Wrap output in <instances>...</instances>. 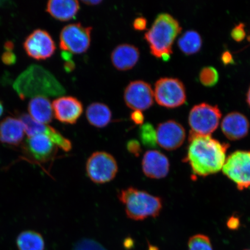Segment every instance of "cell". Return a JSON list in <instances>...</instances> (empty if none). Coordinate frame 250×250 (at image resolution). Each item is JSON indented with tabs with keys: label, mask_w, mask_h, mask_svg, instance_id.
Listing matches in <instances>:
<instances>
[{
	"label": "cell",
	"mask_w": 250,
	"mask_h": 250,
	"mask_svg": "<svg viewBox=\"0 0 250 250\" xmlns=\"http://www.w3.org/2000/svg\"><path fill=\"white\" fill-rule=\"evenodd\" d=\"M189 145L185 162H188L196 176L206 177L218 173L226 161L229 145L212 139L211 136L201 135L190 131Z\"/></svg>",
	"instance_id": "cell-1"
},
{
	"label": "cell",
	"mask_w": 250,
	"mask_h": 250,
	"mask_svg": "<svg viewBox=\"0 0 250 250\" xmlns=\"http://www.w3.org/2000/svg\"><path fill=\"white\" fill-rule=\"evenodd\" d=\"M14 87L21 99L31 96H59L65 92L57 80L39 65H31L16 80Z\"/></svg>",
	"instance_id": "cell-2"
},
{
	"label": "cell",
	"mask_w": 250,
	"mask_h": 250,
	"mask_svg": "<svg viewBox=\"0 0 250 250\" xmlns=\"http://www.w3.org/2000/svg\"><path fill=\"white\" fill-rule=\"evenodd\" d=\"M181 30L179 21L171 15L165 13L158 15L145 34V38L151 54L165 61L169 60L173 43Z\"/></svg>",
	"instance_id": "cell-3"
},
{
	"label": "cell",
	"mask_w": 250,
	"mask_h": 250,
	"mask_svg": "<svg viewBox=\"0 0 250 250\" xmlns=\"http://www.w3.org/2000/svg\"><path fill=\"white\" fill-rule=\"evenodd\" d=\"M118 199L125 206L127 217L135 221L157 217L163 208L161 198L133 187L122 190Z\"/></svg>",
	"instance_id": "cell-4"
},
{
	"label": "cell",
	"mask_w": 250,
	"mask_h": 250,
	"mask_svg": "<svg viewBox=\"0 0 250 250\" xmlns=\"http://www.w3.org/2000/svg\"><path fill=\"white\" fill-rule=\"evenodd\" d=\"M222 116L217 106L201 103L190 109L188 123L191 132L204 136H211L217 129Z\"/></svg>",
	"instance_id": "cell-5"
},
{
	"label": "cell",
	"mask_w": 250,
	"mask_h": 250,
	"mask_svg": "<svg viewBox=\"0 0 250 250\" xmlns=\"http://www.w3.org/2000/svg\"><path fill=\"white\" fill-rule=\"evenodd\" d=\"M58 146L43 134L28 137L21 146L23 157L40 166L54 161Z\"/></svg>",
	"instance_id": "cell-6"
},
{
	"label": "cell",
	"mask_w": 250,
	"mask_h": 250,
	"mask_svg": "<svg viewBox=\"0 0 250 250\" xmlns=\"http://www.w3.org/2000/svg\"><path fill=\"white\" fill-rule=\"evenodd\" d=\"M87 176L93 183L104 184L114 179L118 166L114 156L104 151L93 153L86 164Z\"/></svg>",
	"instance_id": "cell-7"
},
{
	"label": "cell",
	"mask_w": 250,
	"mask_h": 250,
	"mask_svg": "<svg viewBox=\"0 0 250 250\" xmlns=\"http://www.w3.org/2000/svg\"><path fill=\"white\" fill-rule=\"evenodd\" d=\"M154 92L156 102L162 107L176 108L186 102L185 86L177 78H161L155 83Z\"/></svg>",
	"instance_id": "cell-8"
},
{
	"label": "cell",
	"mask_w": 250,
	"mask_h": 250,
	"mask_svg": "<svg viewBox=\"0 0 250 250\" xmlns=\"http://www.w3.org/2000/svg\"><path fill=\"white\" fill-rule=\"evenodd\" d=\"M223 173L240 190L250 187V151H236L226 159Z\"/></svg>",
	"instance_id": "cell-9"
},
{
	"label": "cell",
	"mask_w": 250,
	"mask_h": 250,
	"mask_svg": "<svg viewBox=\"0 0 250 250\" xmlns=\"http://www.w3.org/2000/svg\"><path fill=\"white\" fill-rule=\"evenodd\" d=\"M91 27H84L81 23L68 24L60 35V48L62 51L80 54L87 51L91 41Z\"/></svg>",
	"instance_id": "cell-10"
},
{
	"label": "cell",
	"mask_w": 250,
	"mask_h": 250,
	"mask_svg": "<svg viewBox=\"0 0 250 250\" xmlns=\"http://www.w3.org/2000/svg\"><path fill=\"white\" fill-rule=\"evenodd\" d=\"M124 99L127 107L133 110H146L154 104V90L145 81H132L125 90Z\"/></svg>",
	"instance_id": "cell-11"
},
{
	"label": "cell",
	"mask_w": 250,
	"mask_h": 250,
	"mask_svg": "<svg viewBox=\"0 0 250 250\" xmlns=\"http://www.w3.org/2000/svg\"><path fill=\"white\" fill-rule=\"evenodd\" d=\"M27 54L36 60H45L54 55L56 46L54 41L47 31L34 30L24 42Z\"/></svg>",
	"instance_id": "cell-12"
},
{
	"label": "cell",
	"mask_w": 250,
	"mask_h": 250,
	"mask_svg": "<svg viewBox=\"0 0 250 250\" xmlns=\"http://www.w3.org/2000/svg\"><path fill=\"white\" fill-rule=\"evenodd\" d=\"M19 117L23 125L25 133L28 137L35 136L37 134H43L48 136L55 145L64 151H71L72 143L70 140L65 138L54 127L38 123L33 120L29 114H21Z\"/></svg>",
	"instance_id": "cell-13"
},
{
	"label": "cell",
	"mask_w": 250,
	"mask_h": 250,
	"mask_svg": "<svg viewBox=\"0 0 250 250\" xmlns=\"http://www.w3.org/2000/svg\"><path fill=\"white\" fill-rule=\"evenodd\" d=\"M186 137L184 127L174 120L159 124L156 129L157 144L167 151H174L180 148L183 145Z\"/></svg>",
	"instance_id": "cell-14"
},
{
	"label": "cell",
	"mask_w": 250,
	"mask_h": 250,
	"mask_svg": "<svg viewBox=\"0 0 250 250\" xmlns=\"http://www.w3.org/2000/svg\"><path fill=\"white\" fill-rule=\"evenodd\" d=\"M52 108L55 118L64 124H76L83 112L82 103L71 96L61 97L54 100Z\"/></svg>",
	"instance_id": "cell-15"
},
{
	"label": "cell",
	"mask_w": 250,
	"mask_h": 250,
	"mask_svg": "<svg viewBox=\"0 0 250 250\" xmlns=\"http://www.w3.org/2000/svg\"><path fill=\"white\" fill-rule=\"evenodd\" d=\"M142 169L144 174L150 179H163L169 173L170 162L160 151L149 150L143 156Z\"/></svg>",
	"instance_id": "cell-16"
},
{
	"label": "cell",
	"mask_w": 250,
	"mask_h": 250,
	"mask_svg": "<svg viewBox=\"0 0 250 250\" xmlns=\"http://www.w3.org/2000/svg\"><path fill=\"white\" fill-rule=\"evenodd\" d=\"M250 123L245 115L239 112L227 114L221 123V129L227 138L231 141L241 140L248 135Z\"/></svg>",
	"instance_id": "cell-17"
},
{
	"label": "cell",
	"mask_w": 250,
	"mask_h": 250,
	"mask_svg": "<svg viewBox=\"0 0 250 250\" xmlns=\"http://www.w3.org/2000/svg\"><path fill=\"white\" fill-rule=\"evenodd\" d=\"M140 52L135 46L123 43L115 47L111 54V62L114 66L120 71H127L138 62Z\"/></svg>",
	"instance_id": "cell-18"
},
{
	"label": "cell",
	"mask_w": 250,
	"mask_h": 250,
	"mask_svg": "<svg viewBox=\"0 0 250 250\" xmlns=\"http://www.w3.org/2000/svg\"><path fill=\"white\" fill-rule=\"evenodd\" d=\"M24 127L19 119L8 117L0 123V142L5 145L18 146L22 142Z\"/></svg>",
	"instance_id": "cell-19"
},
{
	"label": "cell",
	"mask_w": 250,
	"mask_h": 250,
	"mask_svg": "<svg viewBox=\"0 0 250 250\" xmlns=\"http://www.w3.org/2000/svg\"><path fill=\"white\" fill-rule=\"evenodd\" d=\"M80 9L76 0H51L48 2L46 11L56 20L68 21L76 17Z\"/></svg>",
	"instance_id": "cell-20"
},
{
	"label": "cell",
	"mask_w": 250,
	"mask_h": 250,
	"mask_svg": "<svg viewBox=\"0 0 250 250\" xmlns=\"http://www.w3.org/2000/svg\"><path fill=\"white\" fill-rule=\"evenodd\" d=\"M30 116L38 123H51L54 118V110L49 100L45 96H36L31 99L28 105Z\"/></svg>",
	"instance_id": "cell-21"
},
{
	"label": "cell",
	"mask_w": 250,
	"mask_h": 250,
	"mask_svg": "<svg viewBox=\"0 0 250 250\" xmlns=\"http://www.w3.org/2000/svg\"><path fill=\"white\" fill-rule=\"evenodd\" d=\"M86 116L92 126L103 128L110 123L112 113L107 105L101 103H93L87 107Z\"/></svg>",
	"instance_id": "cell-22"
},
{
	"label": "cell",
	"mask_w": 250,
	"mask_h": 250,
	"mask_svg": "<svg viewBox=\"0 0 250 250\" xmlns=\"http://www.w3.org/2000/svg\"><path fill=\"white\" fill-rule=\"evenodd\" d=\"M19 250H45L44 239L40 233L33 230L24 231L17 239Z\"/></svg>",
	"instance_id": "cell-23"
},
{
	"label": "cell",
	"mask_w": 250,
	"mask_h": 250,
	"mask_svg": "<svg viewBox=\"0 0 250 250\" xmlns=\"http://www.w3.org/2000/svg\"><path fill=\"white\" fill-rule=\"evenodd\" d=\"M178 46L186 55L196 54L201 50L202 39L201 35L195 30H188L184 33L178 40Z\"/></svg>",
	"instance_id": "cell-24"
},
{
	"label": "cell",
	"mask_w": 250,
	"mask_h": 250,
	"mask_svg": "<svg viewBox=\"0 0 250 250\" xmlns=\"http://www.w3.org/2000/svg\"><path fill=\"white\" fill-rule=\"evenodd\" d=\"M139 136L143 145L151 148L155 147L156 146V130L151 124L146 123L142 125L140 127Z\"/></svg>",
	"instance_id": "cell-25"
},
{
	"label": "cell",
	"mask_w": 250,
	"mask_h": 250,
	"mask_svg": "<svg viewBox=\"0 0 250 250\" xmlns=\"http://www.w3.org/2000/svg\"><path fill=\"white\" fill-rule=\"evenodd\" d=\"M188 250H213L210 238L202 234L192 236L188 243Z\"/></svg>",
	"instance_id": "cell-26"
},
{
	"label": "cell",
	"mask_w": 250,
	"mask_h": 250,
	"mask_svg": "<svg viewBox=\"0 0 250 250\" xmlns=\"http://www.w3.org/2000/svg\"><path fill=\"white\" fill-rule=\"evenodd\" d=\"M219 74L213 67H203L200 71L199 80L202 85L207 87H212L218 82Z\"/></svg>",
	"instance_id": "cell-27"
},
{
	"label": "cell",
	"mask_w": 250,
	"mask_h": 250,
	"mask_svg": "<svg viewBox=\"0 0 250 250\" xmlns=\"http://www.w3.org/2000/svg\"><path fill=\"white\" fill-rule=\"evenodd\" d=\"M73 250H107V249L96 240L83 239L75 244Z\"/></svg>",
	"instance_id": "cell-28"
},
{
	"label": "cell",
	"mask_w": 250,
	"mask_h": 250,
	"mask_svg": "<svg viewBox=\"0 0 250 250\" xmlns=\"http://www.w3.org/2000/svg\"><path fill=\"white\" fill-rule=\"evenodd\" d=\"M245 24L240 23L236 25L231 31V37L236 42H241L245 39L246 33Z\"/></svg>",
	"instance_id": "cell-29"
},
{
	"label": "cell",
	"mask_w": 250,
	"mask_h": 250,
	"mask_svg": "<svg viewBox=\"0 0 250 250\" xmlns=\"http://www.w3.org/2000/svg\"><path fill=\"white\" fill-rule=\"evenodd\" d=\"M127 149L130 154L138 157L142 152V148L138 141L131 140L127 143Z\"/></svg>",
	"instance_id": "cell-30"
},
{
	"label": "cell",
	"mask_w": 250,
	"mask_h": 250,
	"mask_svg": "<svg viewBox=\"0 0 250 250\" xmlns=\"http://www.w3.org/2000/svg\"><path fill=\"white\" fill-rule=\"evenodd\" d=\"M1 60L6 65H13L17 61V57L12 51H5L2 55Z\"/></svg>",
	"instance_id": "cell-31"
},
{
	"label": "cell",
	"mask_w": 250,
	"mask_h": 250,
	"mask_svg": "<svg viewBox=\"0 0 250 250\" xmlns=\"http://www.w3.org/2000/svg\"><path fill=\"white\" fill-rule=\"evenodd\" d=\"M147 21L143 17L137 18L134 20L133 26L134 29L139 31H143L146 29Z\"/></svg>",
	"instance_id": "cell-32"
},
{
	"label": "cell",
	"mask_w": 250,
	"mask_h": 250,
	"mask_svg": "<svg viewBox=\"0 0 250 250\" xmlns=\"http://www.w3.org/2000/svg\"><path fill=\"white\" fill-rule=\"evenodd\" d=\"M131 120L136 125H143L144 121H145V116L142 111L136 110L134 111L130 115Z\"/></svg>",
	"instance_id": "cell-33"
},
{
	"label": "cell",
	"mask_w": 250,
	"mask_h": 250,
	"mask_svg": "<svg viewBox=\"0 0 250 250\" xmlns=\"http://www.w3.org/2000/svg\"><path fill=\"white\" fill-rule=\"evenodd\" d=\"M240 226V220L238 217H231L227 221V227L231 230H236Z\"/></svg>",
	"instance_id": "cell-34"
},
{
	"label": "cell",
	"mask_w": 250,
	"mask_h": 250,
	"mask_svg": "<svg viewBox=\"0 0 250 250\" xmlns=\"http://www.w3.org/2000/svg\"><path fill=\"white\" fill-rule=\"evenodd\" d=\"M221 61L224 65H229L234 63V59L232 54L229 51H225L221 56Z\"/></svg>",
	"instance_id": "cell-35"
},
{
	"label": "cell",
	"mask_w": 250,
	"mask_h": 250,
	"mask_svg": "<svg viewBox=\"0 0 250 250\" xmlns=\"http://www.w3.org/2000/svg\"><path fill=\"white\" fill-rule=\"evenodd\" d=\"M75 68L74 62L72 60L68 61L65 62L64 65L65 70L68 72L73 71Z\"/></svg>",
	"instance_id": "cell-36"
},
{
	"label": "cell",
	"mask_w": 250,
	"mask_h": 250,
	"mask_svg": "<svg viewBox=\"0 0 250 250\" xmlns=\"http://www.w3.org/2000/svg\"><path fill=\"white\" fill-rule=\"evenodd\" d=\"M4 48L6 51H12L14 48V43L11 42H8L5 43Z\"/></svg>",
	"instance_id": "cell-37"
},
{
	"label": "cell",
	"mask_w": 250,
	"mask_h": 250,
	"mask_svg": "<svg viewBox=\"0 0 250 250\" xmlns=\"http://www.w3.org/2000/svg\"><path fill=\"white\" fill-rule=\"evenodd\" d=\"M83 2L89 5H98L99 3L102 2L101 1H83Z\"/></svg>",
	"instance_id": "cell-38"
},
{
	"label": "cell",
	"mask_w": 250,
	"mask_h": 250,
	"mask_svg": "<svg viewBox=\"0 0 250 250\" xmlns=\"http://www.w3.org/2000/svg\"><path fill=\"white\" fill-rule=\"evenodd\" d=\"M247 102L250 107V87L248 90V94H247Z\"/></svg>",
	"instance_id": "cell-39"
},
{
	"label": "cell",
	"mask_w": 250,
	"mask_h": 250,
	"mask_svg": "<svg viewBox=\"0 0 250 250\" xmlns=\"http://www.w3.org/2000/svg\"><path fill=\"white\" fill-rule=\"evenodd\" d=\"M3 112H4V108H3L1 102H0V117L1 116Z\"/></svg>",
	"instance_id": "cell-40"
},
{
	"label": "cell",
	"mask_w": 250,
	"mask_h": 250,
	"mask_svg": "<svg viewBox=\"0 0 250 250\" xmlns=\"http://www.w3.org/2000/svg\"><path fill=\"white\" fill-rule=\"evenodd\" d=\"M250 250V249H247V250Z\"/></svg>",
	"instance_id": "cell-41"
}]
</instances>
